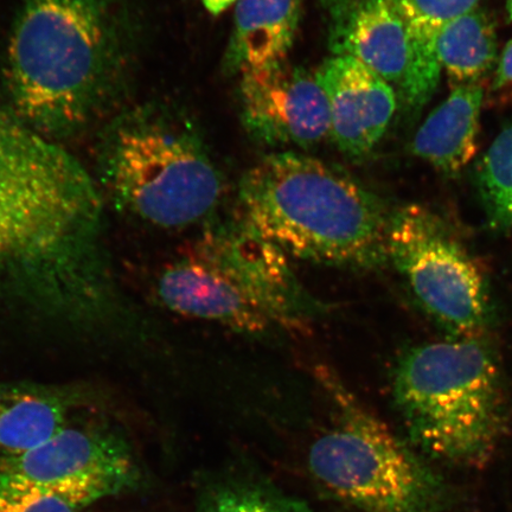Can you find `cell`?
Listing matches in <instances>:
<instances>
[{"instance_id":"ffe728a7","label":"cell","mask_w":512,"mask_h":512,"mask_svg":"<svg viewBox=\"0 0 512 512\" xmlns=\"http://www.w3.org/2000/svg\"><path fill=\"white\" fill-rule=\"evenodd\" d=\"M0 512H76V509L30 480L0 470Z\"/></svg>"},{"instance_id":"6da1fadb","label":"cell","mask_w":512,"mask_h":512,"mask_svg":"<svg viewBox=\"0 0 512 512\" xmlns=\"http://www.w3.org/2000/svg\"><path fill=\"white\" fill-rule=\"evenodd\" d=\"M0 307L92 335L123 313L94 178L55 140L3 108Z\"/></svg>"},{"instance_id":"7402d4cb","label":"cell","mask_w":512,"mask_h":512,"mask_svg":"<svg viewBox=\"0 0 512 512\" xmlns=\"http://www.w3.org/2000/svg\"><path fill=\"white\" fill-rule=\"evenodd\" d=\"M239 0H202L204 8L213 16H220Z\"/></svg>"},{"instance_id":"ba28073f","label":"cell","mask_w":512,"mask_h":512,"mask_svg":"<svg viewBox=\"0 0 512 512\" xmlns=\"http://www.w3.org/2000/svg\"><path fill=\"white\" fill-rule=\"evenodd\" d=\"M190 248L227 278L274 331L303 332L324 305L306 290L283 249L241 219L210 224Z\"/></svg>"},{"instance_id":"9c48e42d","label":"cell","mask_w":512,"mask_h":512,"mask_svg":"<svg viewBox=\"0 0 512 512\" xmlns=\"http://www.w3.org/2000/svg\"><path fill=\"white\" fill-rule=\"evenodd\" d=\"M0 470L30 480L76 510L131 490L139 480L131 448L117 431L76 421L34 450L0 457Z\"/></svg>"},{"instance_id":"d6986e66","label":"cell","mask_w":512,"mask_h":512,"mask_svg":"<svg viewBox=\"0 0 512 512\" xmlns=\"http://www.w3.org/2000/svg\"><path fill=\"white\" fill-rule=\"evenodd\" d=\"M419 53L435 54L437 32L444 24L475 9L479 0H398Z\"/></svg>"},{"instance_id":"603a6c76","label":"cell","mask_w":512,"mask_h":512,"mask_svg":"<svg viewBox=\"0 0 512 512\" xmlns=\"http://www.w3.org/2000/svg\"><path fill=\"white\" fill-rule=\"evenodd\" d=\"M507 9H508L509 17L512 21V0H508Z\"/></svg>"},{"instance_id":"7c38bea8","label":"cell","mask_w":512,"mask_h":512,"mask_svg":"<svg viewBox=\"0 0 512 512\" xmlns=\"http://www.w3.org/2000/svg\"><path fill=\"white\" fill-rule=\"evenodd\" d=\"M316 75L328 98L330 136L338 149L354 158L368 155L392 123L395 88L350 56L334 55Z\"/></svg>"},{"instance_id":"30bf717a","label":"cell","mask_w":512,"mask_h":512,"mask_svg":"<svg viewBox=\"0 0 512 512\" xmlns=\"http://www.w3.org/2000/svg\"><path fill=\"white\" fill-rule=\"evenodd\" d=\"M243 123L266 144L300 149L330 136L328 98L316 74L286 61L242 74Z\"/></svg>"},{"instance_id":"e0dca14e","label":"cell","mask_w":512,"mask_h":512,"mask_svg":"<svg viewBox=\"0 0 512 512\" xmlns=\"http://www.w3.org/2000/svg\"><path fill=\"white\" fill-rule=\"evenodd\" d=\"M477 184L491 222L512 232V124L480 159Z\"/></svg>"},{"instance_id":"ac0fdd59","label":"cell","mask_w":512,"mask_h":512,"mask_svg":"<svg viewBox=\"0 0 512 512\" xmlns=\"http://www.w3.org/2000/svg\"><path fill=\"white\" fill-rule=\"evenodd\" d=\"M195 512H307L303 503L256 484H228L211 490Z\"/></svg>"},{"instance_id":"8992f818","label":"cell","mask_w":512,"mask_h":512,"mask_svg":"<svg viewBox=\"0 0 512 512\" xmlns=\"http://www.w3.org/2000/svg\"><path fill=\"white\" fill-rule=\"evenodd\" d=\"M315 374L335 411L309 453L318 482L361 512H444V486L431 467L363 407L335 370L323 364Z\"/></svg>"},{"instance_id":"3957f363","label":"cell","mask_w":512,"mask_h":512,"mask_svg":"<svg viewBox=\"0 0 512 512\" xmlns=\"http://www.w3.org/2000/svg\"><path fill=\"white\" fill-rule=\"evenodd\" d=\"M239 219L290 256L349 270L388 262L390 216L344 172L297 153L262 159L242 178Z\"/></svg>"},{"instance_id":"44dd1931","label":"cell","mask_w":512,"mask_h":512,"mask_svg":"<svg viewBox=\"0 0 512 512\" xmlns=\"http://www.w3.org/2000/svg\"><path fill=\"white\" fill-rule=\"evenodd\" d=\"M492 93H512V38L497 61L495 79L492 81Z\"/></svg>"},{"instance_id":"5b68a950","label":"cell","mask_w":512,"mask_h":512,"mask_svg":"<svg viewBox=\"0 0 512 512\" xmlns=\"http://www.w3.org/2000/svg\"><path fill=\"white\" fill-rule=\"evenodd\" d=\"M100 174L121 209L164 229L209 219L223 194L220 171L197 134L160 115L115 124L102 144Z\"/></svg>"},{"instance_id":"8fae6325","label":"cell","mask_w":512,"mask_h":512,"mask_svg":"<svg viewBox=\"0 0 512 512\" xmlns=\"http://www.w3.org/2000/svg\"><path fill=\"white\" fill-rule=\"evenodd\" d=\"M329 44L400 88L418 110V54L398 0H324Z\"/></svg>"},{"instance_id":"5bb4252c","label":"cell","mask_w":512,"mask_h":512,"mask_svg":"<svg viewBox=\"0 0 512 512\" xmlns=\"http://www.w3.org/2000/svg\"><path fill=\"white\" fill-rule=\"evenodd\" d=\"M302 15V0H239L226 67L241 74L286 60Z\"/></svg>"},{"instance_id":"7a4b0ae2","label":"cell","mask_w":512,"mask_h":512,"mask_svg":"<svg viewBox=\"0 0 512 512\" xmlns=\"http://www.w3.org/2000/svg\"><path fill=\"white\" fill-rule=\"evenodd\" d=\"M125 57L115 0H23L6 47L10 111L51 140L73 137L112 104Z\"/></svg>"},{"instance_id":"4fadbf2b","label":"cell","mask_w":512,"mask_h":512,"mask_svg":"<svg viewBox=\"0 0 512 512\" xmlns=\"http://www.w3.org/2000/svg\"><path fill=\"white\" fill-rule=\"evenodd\" d=\"M93 400L91 390L79 384L0 383V457L46 443Z\"/></svg>"},{"instance_id":"277c9868","label":"cell","mask_w":512,"mask_h":512,"mask_svg":"<svg viewBox=\"0 0 512 512\" xmlns=\"http://www.w3.org/2000/svg\"><path fill=\"white\" fill-rule=\"evenodd\" d=\"M393 395L413 443L445 462L482 465L501 438V371L476 337L407 352L395 370Z\"/></svg>"},{"instance_id":"2e32d148","label":"cell","mask_w":512,"mask_h":512,"mask_svg":"<svg viewBox=\"0 0 512 512\" xmlns=\"http://www.w3.org/2000/svg\"><path fill=\"white\" fill-rule=\"evenodd\" d=\"M435 54L454 87L480 85L498 61L494 22L475 9L452 19L437 32Z\"/></svg>"},{"instance_id":"9a60e30c","label":"cell","mask_w":512,"mask_h":512,"mask_svg":"<svg viewBox=\"0 0 512 512\" xmlns=\"http://www.w3.org/2000/svg\"><path fill=\"white\" fill-rule=\"evenodd\" d=\"M482 85L457 86L416 132L412 152L445 175H457L478 150Z\"/></svg>"},{"instance_id":"52a82bcc","label":"cell","mask_w":512,"mask_h":512,"mask_svg":"<svg viewBox=\"0 0 512 512\" xmlns=\"http://www.w3.org/2000/svg\"><path fill=\"white\" fill-rule=\"evenodd\" d=\"M387 253L435 320L463 338L483 331L490 316L484 273L443 217L419 204L394 211Z\"/></svg>"}]
</instances>
